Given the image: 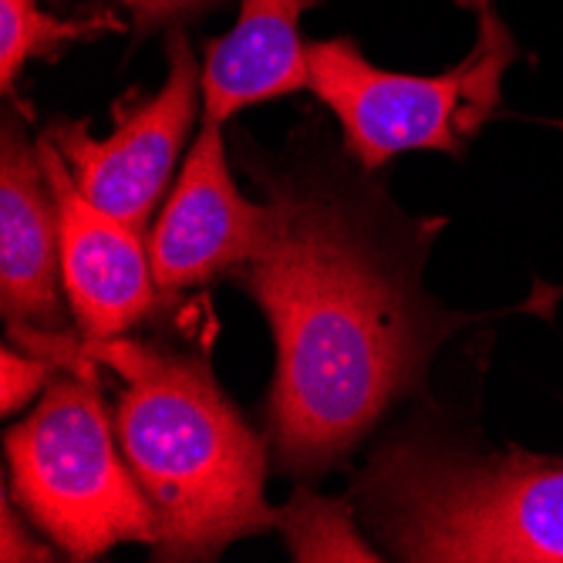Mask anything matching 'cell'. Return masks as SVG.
Listing matches in <instances>:
<instances>
[{
  "instance_id": "7",
  "label": "cell",
  "mask_w": 563,
  "mask_h": 563,
  "mask_svg": "<svg viewBox=\"0 0 563 563\" xmlns=\"http://www.w3.org/2000/svg\"><path fill=\"white\" fill-rule=\"evenodd\" d=\"M220 129L202 122L173 196L148 233V261L159 294L173 297L186 287L236 274L274 240L277 213L271 199L253 202L236 189Z\"/></svg>"
},
{
  "instance_id": "12",
  "label": "cell",
  "mask_w": 563,
  "mask_h": 563,
  "mask_svg": "<svg viewBox=\"0 0 563 563\" xmlns=\"http://www.w3.org/2000/svg\"><path fill=\"white\" fill-rule=\"evenodd\" d=\"M101 31H119L109 14L58 21L37 8V0H0V85L11 91L31 58L55 55L71 41H88Z\"/></svg>"
},
{
  "instance_id": "3",
  "label": "cell",
  "mask_w": 563,
  "mask_h": 563,
  "mask_svg": "<svg viewBox=\"0 0 563 563\" xmlns=\"http://www.w3.org/2000/svg\"><path fill=\"white\" fill-rule=\"evenodd\" d=\"M385 550L412 563H563V455L466 445L416 422L354 483Z\"/></svg>"
},
{
  "instance_id": "2",
  "label": "cell",
  "mask_w": 563,
  "mask_h": 563,
  "mask_svg": "<svg viewBox=\"0 0 563 563\" xmlns=\"http://www.w3.org/2000/svg\"><path fill=\"white\" fill-rule=\"evenodd\" d=\"M119 378L115 435L156 514V560H217L230 543L277 530L267 442L220 388L202 354L129 338L81 341Z\"/></svg>"
},
{
  "instance_id": "15",
  "label": "cell",
  "mask_w": 563,
  "mask_h": 563,
  "mask_svg": "<svg viewBox=\"0 0 563 563\" xmlns=\"http://www.w3.org/2000/svg\"><path fill=\"white\" fill-rule=\"evenodd\" d=\"M122 4L135 14L139 27H156L166 21H186L210 8H220L223 0H122Z\"/></svg>"
},
{
  "instance_id": "8",
  "label": "cell",
  "mask_w": 563,
  "mask_h": 563,
  "mask_svg": "<svg viewBox=\"0 0 563 563\" xmlns=\"http://www.w3.org/2000/svg\"><path fill=\"white\" fill-rule=\"evenodd\" d=\"M37 148L58 202L62 284L75 324L85 341L122 338L156 307L159 297L142 230L98 210L78 189L65 156L47 135H41Z\"/></svg>"
},
{
  "instance_id": "9",
  "label": "cell",
  "mask_w": 563,
  "mask_h": 563,
  "mask_svg": "<svg viewBox=\"0 0 563 563\" xmlns=\"http://www.w3.org/2000/svg\"><path fill=\"white\" fill-rule=\"evenodd\" d=\"M62 230L41 148L4 125L0 145V311L18 334H65Z\"/></svg>"
},
{
  "instance_id": "14",
  "label": "cell",
  "mask_w": 563,
  "mask_h": 563,
  "mask_svg": "<svg viewBox=\"0 0 563 563\" xmlns=\"http://www.w3.org/2000/svg\"><path fill=\"white\" fill-rule=\"evenodd\" d=\"M0 560L14 563V560H55L51 556L47 543L31 540L24 523H18V506L4 493V506H0Z\"/></svg>"
},
{
  "instance_id": "13",
  "label": "cell",
  "mask_w": 563,
  "mask_h": 563,
  "mask_svg": "<svg viewBox=\"0 0 563 563\" xmlns=\"http://www.w3.org/2000/svg\"><path fill=\"white\" fill-rule=\"evenodd\" d=\"M62 365L51 354L41 351H14V344H4L0 354V412L14 416L34 395H41Z\"/></svg>"
},
{
  "instance_id": "10",
  "label": "cell",
  "mask_w": 563,
  "mask_h": 563,
  "mask_svg": "<svg viewBox=\"0 0 563 563\" xmlns=\"http://www.w3.org/2000/svg\"><path fill=\"white\" fill-rule=\"evenodd\" d=\"M321 0H240L230 34L207 44L199 71L202 122L223 125L236 112L311 88L300 14Z\"/></svg>"
},
{
  "instance_id": "6",
  "label": "cell",
  "mask_w": 563,
  "mask_h": 563,
  "mask_svg": "<svg viewBox=\"0 0 563 563\" xmlns=\"http://www.w3.org/2000/svg\"><path fill=\"white\" fill-rule=\"evenodd\" d=\"M199 88L192 51L176 31L169 37L166 85L148 98L119 101L112 135L91 139L85 122H58L44 135L58 145L78 189L98 210L145 230L179 163L183 142L196 119Z\"/></svg>"
},
{
  "instance_id": "1",
  "label": "cell",
  "mask_w": 563,
  "mask_h": 563,
  "mask_svg": "<svg viewBox=\"0 0 563 563\" xmlns=\"http://www.w3.org/2000/svg\"><path fill=\"white\" fill-rule=\"evenodd\" d=\"M274 240L236 271L277 341L267 439L287 476L344 466L388 408L426 385L449 314L419 271L435 227L405 220L372 186L328 173H261Z\"/></svg>"
},
{
  "instance_id": "5",
  "label": "cell",
  "mask_w": 563,
  "mask_h": 563,
  "mask_svg": "<svg viewBox=\"0 0 563 563\" xmlns=\"http://www.w3.org/2000/svg\"><path fill=\"white\" fill-rule=\"evenodd\" d=\"M476 11L479 37L466 62L442 75H405L372 65L351 37L307 47L311 91L341 122L347 156L365 173L401 152L463 156L503 95V75L517 58L509 27L493 0H463Z\"/></svg>"
},
{
  "instance_id": "11",
  "label": "cell",
  "mask_w": 563,
  "mask_h": 563,
  "mask_svg": "<svg viewBox=\"0 0 563 563\" xmlns=\"http://www.w3.org/2000/svg\"><path fill=\"white\" fill-rule=\"evenodd\" d=\"M277 530L287 540L294 560H357L375 563L378 550L357 533L354 509L344 499L318 496L311 489H297L287 506L277 509Z\"/></svg>"
},
{
  "instance_id": "4",
  "label": "cell",
  "mask_w": 563,
  "mask_h": 563,
  "mask_svg": "<svg viewBox=\"0 0 563 563\" xmlns=\"http://www.w3.org/2000/svg\"><path fill=\"white\" fill-rule=\"evenodd\" d=\"M24 514L71 560L119 543H156V514L132 476L91 368L55 378L4 435Z\"/></svg>"
}]
</instances>
